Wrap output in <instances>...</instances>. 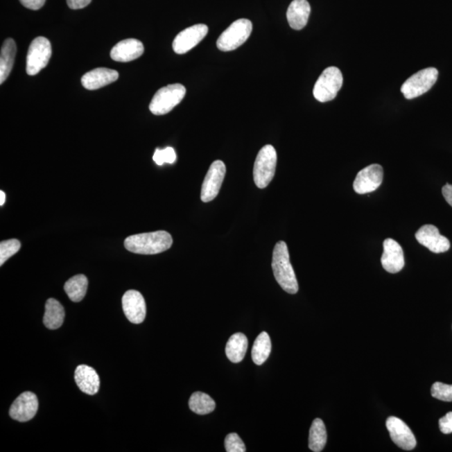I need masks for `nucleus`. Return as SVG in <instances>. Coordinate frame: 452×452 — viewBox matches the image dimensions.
I'll return each mask as SVG.
<instances>
[{
	"instance_id": "1",
	"label": "nucleus",
	"mask_w": 452,
	"mask_h": 452,
	"mask_svg": "<svg viewBox=\"0 0 452 452\" xmlns=\"http://www.w3.org/2000/svg\"><path fill=\"white\" fill-rule=\"evenodd\" d=\"M172 245L171 234L164 231L138 234L128 237L124 241L128 251L140 255H155L168 251Z\"/></svg>"
},
{
	"instance_id": "2",
	"label": "nucleus",
	"mask_w": 452,
	"mask_h": 452,
	"mask_svg": "<svg viewBox=\"0 0 452 452\" xmlns=\"http://www.w3.org/2000/svg\"><path fill=\"white\" fill-rule=\"evenodd\" d=\"M272 270L277 284L285 292L296 294L299 289L298 282L290 264L289 252L286 242L279 241L275 245L272 257Z\"/></svg>"
},
{
	"instance_id": "3",
	"label": "nucleus",
	"mask_w": 452,
	"mask_h": 452,
	"mask_svg": "<svg viewBox=\"0 0 452 452\" xmlns=\"http://www.w3.org/2000/svg\"><path fill=\"white\" fill-rule=\"evenodd\" d=\"M277 162V151L272 145H266L258 153L253 171L254 181L258 188L265 189L272 182Z\"/></svg>"
},
{
	"instance_id": "4",
	"label": "nucleus",
	"mask_w": 452,
	"mask_h": 452,
	"mask_svg": "<svg viewBox=\"0 0 452 452\" xmlns=\"http://www.w3.org/2000/svg\"><path fill=\"white\" fill-rule=\"evenodd\" d=\"M186 94V88L176 83L159 89L153 96L149 109L157 116L167 114L179 105Z\"/></svg>"
},
{
	"instance_id": "5",
	"label": "nucleus",
	"mask_w": 452,
	"mask_h": 452,
	"mask_svg": "<svg viewBox=\"0 0 452 452\" xmlns=\"http://www.w3.org/2000/svg\"><path fill=\"white\" fill-rule=\"evenodd\" d=\"M252 29L251 20L247 19L236 20L217 40L218 49L222 51H232L237 49L248 40Z\"/></svg>"
},
{
	"instance_id": "6",
	"label": "nucleus",
	"mask_w": 452,
	"mask_h": 452,
	"mask_svg": "<svg viewBox=\"0 0 452 452\" xmlns=\"http://www.w3.org/2000/svg\"><path fill=\"white\" fill-rule=\"evenodd\" d=\"M342 74L338 67L327 68L318 78L313 88V96L318 102L327 103L336 98L342 86Z\"/></svg>"
},
{
	"instance_id": "7",
	"label": "nucleus",
	"mask_w": 452,
	"mask_h": 452,
	"mask_svg": "<svg viewBox=\"0 0 452 452\" xmlns=\"http://www.w3.org/2000/svg\"><path fill=\"white\" fill-rule=\"evenodd\" d=\"M438 71L434 67L426 68L411 76L402 85L401 91L406 99H414L425 94L437 82Z\"/></svg>"
},
{
	"instance_id": "8",
	"label": "nucleus",
	"mask_w": 452,
	"mask_h": 452,
	"mask_svg": "<svg viewBox=\"0 0 452 452\" xmlns=\"http://www.w3.org/2000/svg\"><path fill=\"white\" fill-rule=\"evenodd\" d=\"M52 55L49 40L39 36L31 42L26 58V72L35 76L49 63Z\"/></svg>"
},
{
	"instance_id": "9",
	"label": "nucleus",
	"mask_w": 452,
	"mask_h": 452,
	"mask_svg": "<svg viewBox=\"0 0 452 452\" xmlns=\"http://www.w3.org/2000/svg\"><path fill=\"white\" fill-rule=\"evenodd\" d=\"M226 173L225 164L216 160L209 167L201 189V200L208 203L215 200L219 193Z\"/></svg>"
},
{
	"instance_id": "10",
	"label": "nucleus",
	"mask_w": 452,
	"mask_h": 452,
	"mask_svg": "<svg viewBox=\"0 0 452 452\" xmlns=\"http://www.w3.org/2000/svg\"><path fill=\"white\" fill-rule=\"evenodd\" d=\"M208 26L204 24L187 28L180 32L173 40V49L175 53L182 55L195 47L208 34Z\"/></svg>"
},
{
	"instance_id": "11",
	"label": "nucleus",
	"mask_w": 452,
	"mask_h": 452,
	"mask_svg": "<svg viewBox=\"0 0 452 452\" xmlns=\"http://www.w3.org/2000/svg\"><path fill=\"white\" fill-rule=\"evenodd\" d=\"M383 171L379 164H371L358 173L354 182V191L358 195L374 192L383 182Z\"/></svg>"
},
{
	"instance_id": "12",
	"label": "nucleus",
	"mask_w": 452,
	"mask_h": 452,
	"mask_svg": "<svg viewBox=\"0 0 452 452\" xmlns=\"http://www.w3.org/2000/svg\"><path fill=\"white\" fill-rule=\"evenodd\" d=\"M39 408L37 397L27 391L20 394L12 403L10 415L12 419L19 422H27L35 417Z\"/></svg>"
},
{
	"instance_id": "13",
	"label": "nucleus",
	"mask_w": 452,
	"mask_h": 452,
	"mask_svg": "<svg viewBox=\"0 0 452 452\" xmlns=\"http://www.w3.org/2000/svg\"><path fill=\"white\" fill-rule=\"evenodd\" d=\"M415 238L419 244L434 253H443L451 247L449 240L440 234L437 227L433 225L421 226L415 233Z\"/></svg>"
},
{
	"instance_id": "14",
	"label": "nucleus",
	"mask_w": 452,
	"mask_h": 452,
	"mask_svg": "<svg viewBox=\"0 0 452 452\" xmlns=\"http://www.w3.org/2000/svg\"><path fill=\"white\" fill-rule=\"evenodd\" d=\"M386 427L391 440L403 450L411 451L417 446V439L409 426L401 419L390 417L387 419Z\"/></svg>"
},
{
	"instance_id": "15",
	"label": "nucleus",
	"mask_w": 452,
	"mask_h": 452,
	"mask_svg": "<svg viewBox=\"0 0 452 452\" xmlns=\"http://www.w3.org/2000/svg\"><path fill=\"white\" fill-rule=\"evenodd\" d=\"M122 304L128 320L132 324H142L147 313L146 302L142 294L136 290H129L124 293Z\"/></svg>"
},
{
	"instance_id": "16",
	"label": "nucleus",
	"mask_w": 452,
	"mask_h": 452,
	"mask_svg": "<svg viewBox=\"0 0 452 452\" xmlns=\"http://www.w3.org/2000/svg\"><path fill=\"white\" fill-rule=\"evenodd\" d=\"M383 253L381 257V264L383 269L390 273H398L405 266V257L403 249L393 239H386L383 241Z\"/></svg>"
},
{
	"instance_id": "17",
	"label": "nucleus",
	"mask_w": 452,
	"mask_h": 452,
	"mask_svg": "<svg viewBox=\"0 0 452 452\" xmlns=\"http://www.w3.org/2000/svg\"><path fill=\"white\" fill-rule=\"evenodd\" d=\"M144 52V46L140 40L128 39L122 40L112 48L111 58L115 62H129L139 58Z\"/></svg>"
},
{
	"instance_id": "18",
	"label": "nucleus",
	"mask_w": 452,
	"mask_h": 452,
	"mask_svg": "<svg viewBox=\"0 0 452 452\" xmlns=\"http://www.w3.org/2000/svg\"><path fill=\"white\" fill-rule=\"evenodd\" d=\"M119 72L107 68H96L85 74L82 78V86L87 90L94 91L107 86L119 79Z\"/></svg>"
},
{
	"instance_id": "19",
	"label": "nucleus",
	"mask_w": 452,
	"mask_h": 452,
	"mask_svg": "<svg viewBox=\"0 0 452 452\" xmlns=\"http://www.w3.org/2000/svg\"><path fill=\"white\" fill-rule=\"evenodd\" d=\"M76 385L85 394L94 395L100 388V378L96 371L90 366L80 365L75 370Z\"/></svg>"
},
{
	"instance_id": "20",
	"label": "nucleus",
	"mask_w": 452,
	"mask_h": 452,
	"mask_svg": "<svg viewBox=\"0 0 452 452\" xmlns=\"http://www.w3.org/2000/svg\"><path fill=\"white\" fill-rule=\"evenodd\" d=\"M311 6L306 0H293L290 3L286 18L293 30L300 31L308 24Z\"/></svg>"
},
{
	"instance_id": "21",
	"label": "nucleus",
	"mask_w": 452,
	"mask_h": 452,
	"mask_svg": "<svg viewBox=\"0 0 452 452\" xmlns=\"http://www.w3.org/2000/svg\"><path fill=\"white\" fill-rule=\"evenodd\" d=\"M16 51L17 48L15 40L11 38L6 39L3 44L0 55V84L6 82L13 69Z\"/></svg>"
},
{
	"instance_id": "22",
	"label": "nucleus",
	"mask_w": 452,
	"mask_h": 452,
	"mask_svg": "<svg viewBox=\"0 0 452 452\" xmlns=\"http://www.w3.org/2000/svg\"><path fill=\"white\" fill-rule=\"evenodd\" d=\"M248 339L241 333L233 334L229 338L225 347L226 356L232 363H240L243 360L247 351Z\"/></svg>"
},
{
	"instance_id": "23",
	"label": "nucleus",
	"mask_w": 452,
	"mask_h": 452,
	"mask_svg": "<svg viewBox=\"0 0 452 452\" xmlns=\"http://www.w3.org/2000/svg\"><path fill=\"white\" fill-rule=\"evenodd\" d=\"M64 320V310L60 302L50 298L46 304V313L44 315V324L47 329L55 330L62 327Z\"/></svg>"
},
{
	"instance_id": "24",
	"label": "nucleus",
	"mask_w": 452,
	"mask_h": 452,
	"mask_svg": "<svg viewBox=\"0 0 452 452\" xmlns=\"http://www.w3.org/2000/svg\"><path fill=\"white\" fill-rule=\"evenodd\" d=\"M87 286V277L80 274L68 280L64 286V290L72 302H79L86 296Z\"/></svg>"
},
{
	"instance_id": "25",
	"label": "nucleus",
	"mask_w": 452,
	"mask_h": 452,
	"mask_svg": "<svg viewBox=\"0 0 452 452\" xmlns=\"http://www.w3.org/2000/svg\"><path fill=\"white\" fill-rule=\"evenodd\" d=\"M327 431L321 419H315L309 431L308 446L311 451L320 452L324 449L327 443Z\"/></svg>"
},
{
	"instance_id": "26",
	"label": "nucleus",
	"mask_w": 452,
	"mask_h": 452,
	"mask_svg": "<svg viewBox=\"0 0 452 452\" xmlns=\"http://www.w3.org/2000/svg\"><path fill=\"white\" fill-rule=\"evenodd\" d=\"M272 351V342L268 333L262 332L254 342L252 357V360L257 365H263L268 360Z\"/></svg>"
},
{
	"instance_id": "27",
	"label": "nucleus",
	"mask_w": 452,
	"mask_h": 452,
	"mask_svg": "<svg viewBox=\"0 0 452 452\" xmlns=\"http://www.w3.org/2000/svg\"><path fill=\"white\" fill-rule=\"evenodd\" d=\"M189 408L198 415H207L216 409V402L207 394L195 392L189 401Z\"/></svg>"
},
{
	"instance_id": "28",
	"label": "nucleus",
	"mask_w": 452,
	"mask_h": 452,
	"mask_svg": "<svg viewBox=\"0 0 452 452\" xmlns=\"http://www.w3.org/2000/svg\"><path fill=\"white\" fill-rule=\"evenodd\" d=\"M21 247V244L18 240L12 239L3 241L0 243V265L3 266L11 257L15 255Z\"/></svg>"
},
{
	"instance_id": "29",
	"label": "nucleus",
	"mask_w": 452,
	"mask_h": 452,
	"mask_svg": "<svg viewBox=\"0 0 452 452\" xmlns=\"http://www.w3.org/2000/svg\"><path fill=\"white\" fill-rule=\"evenodd\" d=\"M431 395L440 401H452V385L441 382H435L431 387Z\"/></svg>"
},
{
	"instance_id": "30",
	"label": "nucleus",
	"mask_w": 452,
	"mask_h": 452,
	"mask_svg": "<svg viewBox=\"0 0 452 452\" xmlns=\"http://www.w3.org/2000/svg\"><path fill=\"white\" fill-rule=\"evenodd\" d=\"M153 161L161 166L164 164H173L175 162L177 156L175 151V149L171 147H168L163 150L161 149H156L155 155H153Z\"/></svg>"
},
{
	"instance_id": "31",
	"label": "nucleus",
	"mask_w": 452,
	"mask_h": 452,
	"mask_svg": "<svg viewBox=\"0 0 452 452\" xmlns=\"http://www.w3.org/2000/svg\"><path fill=\"white\" fill-rule=\"evenodd\" d=\"M225 451L227 452H245L246 448L243 441L236 433H231L225 440Z\"/></svg>"
},
{
	"instance_id": "32",
	"label": "nucleus",
	"mask_w": 452,
	"mask_h": 452,
	"mask_svg": "<svg viewBox=\"0 0 452 452\" xmlns=\"http://www.w3.org/2000/svg\"><path fill=\"white\" fill-rule=\"evenodd\" d=\"M439 426L443 434L452 433V412L447 413L445 417L440 419Z\"/></svg>"
},
{
	"instance_id": "33",
	"label": "nucleus",
	"mask_w": 452,
	"mask_h": 452,
	"mask_svg": "<svg viewBox=\"0 0 452 452\" xmlns=\"http://www.w3.org/2000/svg\"><path fill=\"white\" fill-rule=\"evenodd\" d=\"M23 6L32 10H38L42 8L46 0H19Z\"/></svg>"
},
{
	"instance_id": "34",
	"label": "nucleus",
	"mask_w": 452,
	"mask_h": 452,
	"mask_svg": "<svg viewBox=\"0 0 452 452\" xmlns=\"http://www.w3.org/2000/svg\"><path fill=\"white\" fill-rule=\"evenodd\" d=\"M67 1L71 10H80L87 7L92 0H67Z\"/></svg>"
},
{
	"instance_id": "35",
	"label": "nucleus",
	"mask_w": 452,
	"mask_h": 452,
	"mask_svg": "<svg viewBox=\"0 0 452 452\" xmlns=\"http://www.w3.org/2000/svg\"><path fill=\"white\" fill-rule=\"evenodd\" d=\"M442 195L445 198L448 204L452 207V185L446 184L442 188Z\"/></svg>"
},
{
	"instance_id": "36",
	"label": "nucleus",
	"mask_w": 452,
	"mask_h": 452,
	"mask_svg": "<svg viewBox=\"0 0 452 452\" xmlns=\"http://www.w3.org/2000/svg\"><path fill=\"white\" fill-rule=\"evenodd\" d=\"M6 202V193L5 192H3L2 191H0V205H2L5 204Z\"/></svg>"
}]
</instances>
